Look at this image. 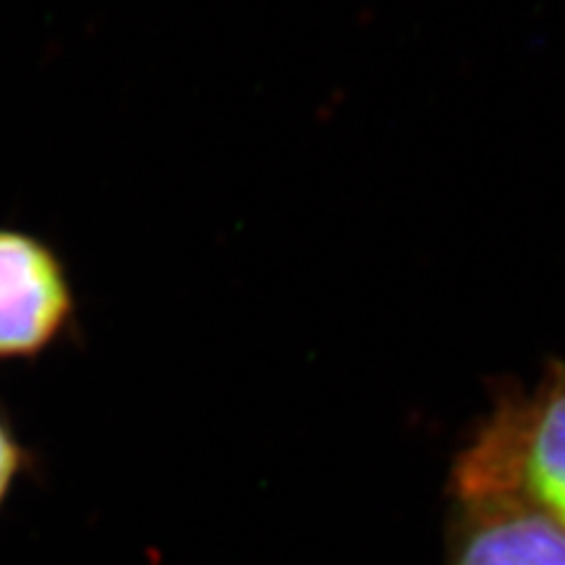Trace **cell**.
Masks as SVG:
<instances>
[{
    "instance_id": "2",
    "label": "cell",
    "mask_w": 565,
    "mask_h": 565,
    "mask_svg": "<svg viewBox=\"0 0 565 565\" xmlns=\"http://www.w3.org/2000/svg\"><path fill=\"white\" fill-rule=\"evenodd\" d=\"M78 332L64 257L24 228L0 226V363H33Z\"/></svg>"
},
{
    "instance_id": "4",
    "label": "cell",
    "mask_w": 565,
    "mask_h": 565,
    "mask_svg": "<svg viewBox=\"0 0 565 565\" xmlns=\"http://www.w3.org/2000/svg\"><path fill=\"white\" fill-rule=\"evenodd\" d=\"M35 469H39L35 452L24 444L10 413L0 405V514H3L14 490L20 488L26 476H33Z\"/></svg>"
},
{
    "instance_id": "3",
    "label": "cell",
    "mask_w": 565,
    "mask_h": 565,
    "mask_svg": "<svg viewBox=\"0 0 565 565\" xmlns=\"http://www.w3.org/2000/svg\"><path fill=\"white\" fill-rule=\"evenodd\" d=\"M450 565H565V527L504 492H457Z\"/></svg>"
},
{
    "instance_id": "1",
    "label": "cell",
    "mask_w": 565,
    "mask_h": 565,
    "mask_svg": "<svg viewBox=\"0 0 565 565\" xmlns=\"http://www.w3.org/2000/svg\"><path fill=\"white\" fill-rule=\"evenodd\" d=\"M457 492H504L565 527V365L507 398L455 469Z\"/></svg>"
}]
</instances>
